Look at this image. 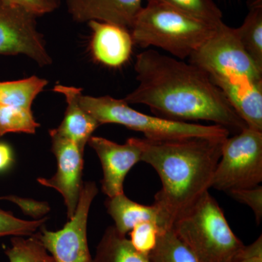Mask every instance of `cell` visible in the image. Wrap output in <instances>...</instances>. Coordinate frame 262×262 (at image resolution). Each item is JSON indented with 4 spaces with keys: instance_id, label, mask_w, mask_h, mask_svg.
Masks as SVG:
<instances>
[{
    "instance_id": "5",
    "label": "cell",
    "mask_w": 262,
    "mask_h": 262,
    "mask_svg": "<svg viewBox=\"0 0 262 262\" xmlns=\"http://www.w3.org/2000/svg\"><path fill=\"white\" fill-rule=\"evenodd\" d=\"M81 106L94 117L100 125L118 124L130 130L143 133L146 139H167L189 136H229L230 131L219 125L178 121L162 117L151 116L130 107L122 99L110 96H83L80 98Z\"/></svg>"
},
{
    "instance_id": "18",
    "label": "cell",
    "mask_w": 262,
    "mask_h": 262,
    "mask_svg": "<svg viewBox=\"0 0 262 262\" xmlns=\"http://www.w3.org/2000/svg\"><path fill=\"white\" fill-rule=\"evenodd\" d=\"M48 83L47 80L37 76L16 81L0 82V103L32 111L33 101Z\"/></svg>"
},
{
    "instance_id": "3",
    "label": "cell",
    "mask_w": 262,
    "mask_h": 262,
    "mask_svg": "<svg viewBox=\"0 0 262 262\" xmlns=\"http://www.w3.org/2000/svg\"><path fill=\"white\" fill-rule=\"evenodd\" d=\"M218 27L149 0L136 16L130 34L134 44L160 48L184 60L211 37Z\"/></svg>"
},
{
    "instance_id": "10",
    "label": "cell",
    "mask_w": 262,
    "mask_h": 262,
    "mask_svg": "<svg viewBox=\"0 0 262 262\" xmlns=\"http://www.w3.org/2000/svg\"><path fill=\"white\" fill-rule=\"evenodd\" d=\"M52 151L57 160V171L50 179L39 178L37 182L45 187L53 188L63 196L67 207V218L75 214L83 182V151L74 141L50 130Z\"/></svg>"
},
{
    "instance_id": "19",
    "label": "cell",
    "mask_w": 262,
    "mask_h": 262,
    "mask_svg": "<svg viewBox=\"0 0 262 262\" xmlns=\"http://www.w3.org/2000/svg\"><path fill=\"white\" fill-rule=\"evenodd\" d=\"M236 31L248 54L262 70V0H251L244 23Z\"/></svg>"
},
{
    "instance_id": "6",
    "label": "cell",
    "mask_w": 262,
    "mask_h": 262,
    "mask_svg": "<svg viewBox=\"0 0 262 262\" xmlns=\"http://www.w3.org/2000/svg\"><path fill=\"white\" fill-rule=\"evenodd\" d=\"M261 182L262 132L247 127L226 139L211 188L227 193Z\"/></svg>"
},
{
    "instance_id": "15",
    "label": "cell",
    "mask_w": 262,
    "mask_h": 262,
    "mask_svg": "<svg viewBox=\"0 0 262 262\" xmlns=\"http://www.w3.org/2000/svg\"><path fill=\"white\" fill-rule=\"evenodd\" d=\"M53 91L63 95L67 103L64 118L55 130L60 135L74 141L84 152L93 133L101 125L81 106L82 89L58 84L54 86Z\"/></svg>"
},
{
    "instance_id": "27",
    "label": "cell",
    "mask_w": 262,
    "mask_h": 262,
    "mask_svg": "<svg viewBox=\"0 0 262 262\" xmlns=\"http://www.w3.org/2000/svg\"><path fill=\"white\" fill-rule=\"evenodd\" d=\"M0 200H7L16 203L23 210L24 213L34 217L42 216L50 211V207L48 203H41L33 200L22 199L15 196H4Z\"/></svg>"
},
{
    "instance_id": "1",
    "label": "cell",
    "mask_w": 262,
    "mask_h": 262,
    "mask_svg": "<svg viewBox=\"0 0 262 262\" xmlns=\"http://www.w3.org/2000/svg\"><path fill=\"white\" fill-rule=\"evenodd\" d=\"M135 90L123 98L128 104H143L164 118L214 122L236 134L247 127L225 94L201 69L183 60L147 50L134 66Z\"/></svg>"
},
{
    "instance_id": "21",
    "label": "cell",
    "mask_w": 262,
    "mask_h": 262,
    "mask_svg": "<svg viewBox=\"0 0 262 262\" xmlns=\"http://www.w3.org/2000/svg\"><path fill=\"white\" fill-rule=\"evenodd\" d=\"M5 253L10 262H55L38 237L37 233L24 238L15 236Z\"/></svg>"
},
{
    "instance_id": "2",
    "label": "cell",
    "mask_w": 262,
    "mask_h": 262,
    "mask_svg": "<svg viewBox=\"0 0 262 262\" xmlns=\"http://www.w3.org/2000/svg\"><path fill=\"white\" fill-rule=\"evenodd\" d=\"M228 137L139 139L141 161L156 170L162 182L154 205L170 227L209 190L224 143Z\"/></svg>"
},
{
    "instance_id": "13",
    "label": "cell",
    "mask_w": 262,
    "mask_h": 262,
    "mask_svg": "<svg viewBox=\"0 0 262 262\" xmlns=\"http://www.w3.org/2000/svg\"><path fill=\"white\" fill-rule=\"evenodd\" d=\"M68 13L77 23L91 20L131 29L143 8L142 0H67Z\"/></svg>"
},
{
    "instance_id": "12",
    "label": "cell",
    "mask_w": 262,
    "mask_h": 262,
    "mask_svg": "<svg viewBox=\"0 0 262 262\" xmlns=\"http://www.w3.org/2000/svg\"><path fill=\"white\" fill-rule=\"evenodd\" d=\"M211 79L247 127L262 132V81L239 77Z\"/></svg>"
},
{
    "instance_id": "26",
    "label": "cell",
    "mask_w": 262,
    "mask_h": 262,
    "mask_svg": "<svg viewBox=\"0 0 262 262\" xmlns=\"http://www.w3.org/2000/svg\"><path fill=\"white\" fill-rule=\"evenodd\" d=\"M234 200L246 205L251 208L254 213L256 222L259 225L262 219V187L249 188V189H237L227 192Z\"/></svg>"
},
{
    "instance_id": "20",
    "label": "cell",
    "mask_w": 262,
    "mask_h": 262,
    "mask_svg": "<svg viewBox=\"0 0 262 262\" xmlns=\"http://www.w3.org/2000/svg\"><path fill=\"white\" fill-rule=\"evenodd\" d=\"M151 262H198L192 251L179 238L173 228L160 234L149 255Z\"/></svg>"
},
{
    "instance_id": "14",
    "label": "cell",
    "mask_w": 262,
    "mask_h": 262,
    "mask_svg": "<svg viewBox=\"0 0 262 262\" xmlns=\"http://www.w3.org/2000/svg\"><path fill=\"white\" fill-rule=\"evenodd\" d=\"M88 24L92 32L90 48L95 60L112 68L125 64L134 45L128 29L97 20Z\"/></svg>"
},
{
    "instance_id": "17",
    "label": "cell",
    "mask_w": 262,
    "mask_h": 262,
    "mask_svg": "<svg viewBox=\"0 0 262 262\" xmlns=\"http://www.w3.org/2000/svg\"><path fill=\"white\" fill-rule=\"evenodd\" d=\"M94 262H151L149 256L136 251L126 237L108 227L96 248Z\"/></svg>"
},
{
    "instance_id": "31",
    "label": "cell",
    "mask_w": 262,
    "mask_h": 262,
    "mask_svg": "<svg viewBox=\"0 0 262 262\" xmlns=\"http://www.w3.org/2000/svg\"><path fill=\"white\" fill-rule=\"evenodd\" d=\"M55 5H56L57 7H59L60 4H61V0H51Z\"/></svg>"
},
{
    "instance_id": "25",
    "label": "cell",
    "mask_w": 262,
    "mask_h": 262,
    "mask_svg": "<svg viewBox=\"0 0 262 262\" xmlns=\"http://www.w3.org/2000/svg\"><path fill=\"white\" fill-rule=\"evenodd\" d=\"M164 230L152 222H142L138 224L130 231V244L136 251L149 256L152 251L158 237Z\"/></svg>"
},
{
    "instance_id": "16",
    "label": "cell",
    "mask_w": 262,
    "mask_h": 262,
    "mask_svg": "<svg viewBox=\"0 0 262 262\" xmlns=\"http://www.w3.org/2000/svg\"><path fill=\"white\" fill-rule=\"evenodd\" d=\"M105 206L115 222V229L122 235H126L136 225L142 222H152L164 231L172 228L155 205L144 206L136 203L124 193L108 198Z\"/></svg>"
},
{
    "instance_id": "29",
    "label": "cell",
    "mask_w": 262,
    "mask_h": 262,
    "mask_svg": "<svg viewBox=\"0 0 262 262\" xmlns=\"http://www.w3.org/2000/svg\"><path fill=\"white\" fill-rule=\"evenodd\" d=\"M232 262H262L261 235L253 244L244 246Z\"/></svg>"
},
{
    "instance_id": "30",
    "label": "cell",
    "mask_w": 262,
    "mask_h": 262,
    "mask_svg": "<svg viewBox=\"0 0 262 262\" xmlns=\"http://www.w3.org/2000/svg\"><path fill=\"white\" fill-rule=\"evenodd\" d=\"M13 155L9 144L0 142V172L5 171L13 164Z\"/></svg>"
},
{
    "instance_id": "4",
    "label": "cell",
    "mask_w": 262,
    "mask_h": 262,
    "mask_svg": "<svg viewBox=\"0 0 262 262\" xmlns=\"http://www.w3.org/2000/svg\"><path fill=\"white\" fill-rule=\"evenodd\" d=\"M172 228L198 262H232L245 246L208 191L175 221Z\"/></svg>"
},
{
    "instance_id": "7",
    "label": "cell",
    "mask_w": 262,
    "mask_h": 262,
    "mask_svg": "<svg viewBox=\"0 0 262 262\" xmlns=\"http://www.w3.org/2000/svg\"><path fill=\"white\" fill-rule=\"evenodd\" d=\"M189 63L212 77H246L262 81V70L239 41L236 28L225 23L189 57Z\"/></svg>"
},
{
    "instance_id": "28",
    "label": "cell",
    "mask_w": 262,
    "mask_h": 262,
    "mask_svg": "<svg viewBox=\"0 0 262 262\" xmlns=\"http://www.w3.org/2000/svg\"><path fill=\"white\" fill-rule=\"evenodd\" d=\"M12 4L18 5L24 9L41 16L51 13L58 8L51 0H6Z\"/></svg>"
},
{
    "instance_id": "9",
    "label": "cell",
    "mask_w": 262,
    "mask_h": 262,
    "mask_svg": "<svg viewBox=\"0 0 262 262\" xmlns=\"http://www.w3.org/2000/svg\"><path fill=\"white\" fill-rule=\"evenodd\" d=\"M37 18L21 7L0 0V55H25L40 67L51 64Z\"/></svg>"
},
{
    "instance_id": "8",
    "label": "cell",
    "mask_w": 262,
    "mask_h": 262,
    "mask_svg": "<svg viewBox=\"0 0 262 262\" xmlns=\"http://www.w3.org/2000/svg\"><path fill=\"white\" fill-rule=\"evenodd\" d=\"M98 191L94 182L83 183L75 214L64 227L56 232L40 227L38 237L55 262H94L88 244L87 224Z\"/></svg>"
},
{
    "instance_id": "23",
    "label": "cell",
    "mask_w": 262,
    "mask_h": 262,
    "mask_svg": "<svg viewBox=\"0 0 262 262\" xmlns=\"http://www.w3.org/2000/svg\"><path fill=\"white\" fill-rule=\"evenodd\" d=\"M39 127L32 111L0 103V136L10 133L34 134Z\"/></svg>"
},
{
    "instance_id": "11",
    "label": "cell",
    "mask_w": 262,
    "mask_h": 262,
    "mask_svg": "<svg viewBox=\"0 0 262 262\" xmlns=\"http://www.w3.org/2000/svg\"><path fill=\"white\" fill-rule=\"evenodd\" d=\"M88 144L97 154L103 177L101 189L108 198L122 194L127 173L141 161L142 149L139 138H130L124 144L98 136H91Z\"/></svg>"
},
{
    "instance_id": "24",
    "label": "cell",
    "mask_w": 262,
    "mask_h": 262,
    "mask_svg": "<svg viewBox=\"0 0 262 262\" xmlns=\"http://www.w3.org/2000/svg\"><path fill=\"white\" fill-rule=\"evenodd\" d=\"M47 220L46 217L36 221L22 220L16 218L10 212L0 208V237L10 235L29 237L36 233Z\"/></svg>"
},
{
    "instance_id": "22",
    "label": "cell",
    "mask_w": 262,
    "mask_h": 262,
    "mask_svg": "<svg viewBox=\"0 0 262 262\" xmlns=\"http://www.w3.org/2000/svg\"><path fill=\"white\" fill-rule=\"evenodd\" d=\"M149 1V0H147ZM178 10L189 16L211 25L223 23L222 13L213 0H151Z\"/></svg>"
}]
</instances>
